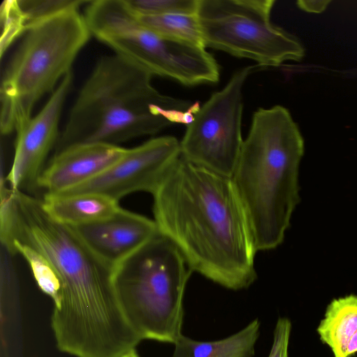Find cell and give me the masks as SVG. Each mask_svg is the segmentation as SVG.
Wrapping results in <instances>:
<instances>
[{"mask_svg":"<svg viewBox=\"0 0 357 357\" xmlns=\"http://www.w3.org/2000/svg\"><path fill=\"white\" fill-rule=\"evenodd\" d=\"M1 245H26L51 266L61 285L51 326L58 349L75 357H122L142 341L119 300L114 267L72 227L54 220L42 199L1 185Z\"/></svg>","mask_w":357,"mask_h":357,"instance_id":"cell-1","label":"cell"},{"mask_svg":"<svg viewBox=\"0 0 357 357\" xmlns=\"http://www.w3.org/2000/svg\"><path fill=\"white\" fill-rule=\"evenodd\" d=\"M152 195L160 234L192 271L232 290L254 282L258 250L231 176L181 156Z\"/></svg>","mask_w":357,"mask_h":357,"instance_id":"cell-2","label":"cell"},{"mask_svg":"<svg viewBox=\"0 0 357 357\" xmlns=\"http://www.w3.org/2000/svg\"><path fill=\"white\" fill-rule=\"evenodd\" d=\"M153 75L113 54L102 56L82 86L54 150L84 144L121 143L172 126L173 110L195 102L160 93Z\"/></svg>","mask_w":357,"mask_h":357,"instance_id":"cell-3","label":"cell"},{"mask_svg":"<svg viewBox=\"0 0 357 357\" xmlns=\"http://www.w3.org/2000/svg\"><path fill=\"white\" fill-rule=\"evenodd\" d=\"M301 132L283 106L253 114L231 178L247 213L257 250L278 247L300 202Z\"/></svg>","mask_w":357,"mask_h":357,"instance_id":"cell-4","label":"cell"},{"mask_svg":"<svg viewBox=\"0 0 357 357\" xmlns=\"http://www.w3.org/2000/svg\"><path fill=\"white\" fill-rule=\"evenodd\" d=\"M91 35L79 8L63 10L26 31L1 78L3 135L16 132L32 116L36 103L51 95L72 73L73 64Z\"/></svg>","mask_w":357,"mask_h":357,"instance_id":"cell-5","label":"cell"},{"mask_svg":"<svg viewBox=\"0 0 357 357\" xmlns=\"http://www.w3.org/2000/svg\"><path fill=\"white\" fill-rule=\"evenodd\" d=\"M191 269L159 234L114 267V285L142 340L175 344L182 334L183 297Z\"/></svg>","mask_w":357,"mask_h":357,"instance_id":"cell-6","label":"cell"},{"mask_svg":"<svg viewBox=\"0 0 357 357\" xmlns=\"http://www.w3.org/2000/svg\"><path fill=\"white\" fill-rule=\"evenodd\" d=\"M274 0H199L197 16L204 45L259 67L299 61L305 48L299 40L271 20Z\"/></svg>","mask_w":357,"mask_h":357,"instance_id":"cell-7","label":"cell"},{"mask_svg":"<svg viewBox=\"0 0 357 357\" xmlns=\"http://www.w3.org/2000/svg\"><path fill=\"white\" fill-rule=\"evenodd\" d=\"M259 66L238 70L195 114L180 142L181 156L208 170L231 176L242 148L243 88Z\"/></svg>","mask_w":357,"mask_h":357,"instance_id":"cell-8","label":"cell"},{"mask_svg":"<svg viewBox=\"0 0 357 357\" xmlns=\"http://www.w3.org/2000/svg\"><path fill=\"white\" fill-rule=\"evenodd\" d=\"M180 157L176 137L152 138L127 149L120 160L98 176L56 195L97 193L118 202L136 192L153 195Z\"/></svg>","mask_w":357,"mask_h":357,"instance_id":"cell-9","label":"cell"},{"mask_svg":"<svg viewBox=\"0 0 357 357\" xmlns=\"http://www.w3.org/2000/svg\"><path fill=\"white\" fill-rule=\"evenodd\" d=\"M84 17L91 34L114 54L157 73L167 53V39L146 28L126 0L89 1Z\"/></svg>","mask_w":357,"mask_h":357,"instance_id":"cell-10","label":"cell"},{"mask_svg":"<svg viewBox=\"0 0 357 357\" xmlns=\"http://www.w3.org/2000/svg\"><path fill=\"white\" fill-rule=\"evenodd\" d=\"M73 82L66 75L39 112L32 116L16 132L12 167L3 176L8 186L28 193L38 190V181L45 168L49 153L58 141L59 121Z\"/></svg>","mask_w":357,"mask_h":357,"instance_id":"cell-11","label":"cell"},{"mask_svg":"<svg viewBox=\"0 0 357 357\" xmlns=\"http://www.w3.org/2000/svg\"><path fill=\"white\" fill-rule=\"evenodd\" d=\"M73 227L98 257L114 267L160 234L154 220L122 208L109 218Z\"/></svg>","mask_w":357,"mask_h":357,"instance_id":"cell-12","label":"cell"},{"mask_svg":"<svg viewBox=\"0 0 357 357\" xmlns=\"http://www.w3.org/2000/svg\"><path fill=\"white\" fill-rule=\"evenodd\" d=\"M127 149L107 144H84L56 154L46 165L38 181V190L58 194L98 176L120 160Z\"/></svg>","mask_w":357,"mask_h":357,"instance_id":"cell-13","label":"cell"},{"mask_svg":"<svg viewBox=\"0 0 357 357\" xmlns=\"http://www.w3.org/2000/svg\"><path fill=\"white\" fill-rule=\"evenodd\" d=\"M42 201L54 220L72 227L109 218L121 208L118 201L97 193L45 194Z\"/></svg>","mask_w":357,"mask_h":357,"instance_id":"cell-14","label":"cell"},{"mask_svg":"<svg viewBox=\"0 0 357 357\" xmlns=\"http://www.w3.org/2000/svg\"><path fill=\"white\" fill-rule=\"evenodd\" d=\"M317 332L334 357H351L357 354V295L333 299Z\"/></svg>","mask_w":357,"mask_h":357,"instance_id":"cell-15","label":"cell"},{"mask_svg":"<svg viewBox=\"0 0 357 357\" xmlns=\"http://www.w3.org/2000/svg\"><path fill=\"white\" fill-rule=\"evenodd\" d=\"M260 333L258 319L222 340L202 342L182 335L174 344L172 357H252Z\"/></svg>","mask_w":357,"mask_h":357,"instance_id":"cell-16","label":"cell"},{"mask_svg":"<svg viewBox=\"0 0 357 357\" xmlns=\"http://www.w3.org/2000/svg\"><path fill=\"white\" fill-rule=\"evenodd\" d=\"M137 16L146 28L160 37L205 47L197 15Z\"/></svg>","mask_w":357,"mask_h":357,"instance_id":"cell-17","label":"cell"},{"mask_svg":"<svg viewBox=\"0 0 357 357\" xmlns=\"http://www.w3.org/2000/svg\"><path fill=\"white\" fill-rule=\"evenodd\" d=\"M22 14L25 32L36 24L63 10L79 8L88 1L82 0H17Z\"/></svg>","mask_w":357,"mask_h":357,"instance_id":"cell-18","label":"cell"},{"mask_svg":"<svg viewBox=\"0 0 357 357\" xmlns=\"http://www.w3.org/2000/svg\"><path fill=\"white\" fill-rule=\"evenodd\" d=\"M137 15H197L199 0H126Z\"/></svg>","mask_w":357,"mask_h":357,"instance_id":"cell-19","label":"cell"},{"mask_svg":"<svg viewBox=\"0 0 357 357\" xmlns=\"http://www.w3.org/2000/svg\"><path fill=\"white\" fill-rule=\"evenodd\" d=\"M3 31L1 38V55L16 39L25 33L22 14L17 1H4L1 4Z\"/></svg>","mask_w":357,"mask_h":357,"instance_id":"cell-20","label":"cell"},{"mask_svg":"<svg viewBox=\"0 0 357 357\" xmlns=\"http://www.w3.org/2000/svg\"><path fill=\"white\" fill-rule=\"evenodd\" d=\"M291 329L289 319L279 318L274 330L273 342L268 357H289L288 346Z\"/></svg>","mask_w":357,"mask_h":357,"instance_id":"cell-21","label":"cell"},{"mask_svg":"<svg viewBox=\"0 0 357 357\" xmlns=\"http://www.w3.org/2000/svg\"><path fill=\"white\" fill-rule=\"evenodd\" d=\"M331 2L330 0H299L296 4L301 10L307 13H320L327 8Z\"/></svg>","mask_w":357,"mask_h":357,"instance_id":"cell-22","label":"cell"},{"mask_svg":"<svg viewBox=\"0 0 357 357\" xmlns=\"http://www.w3.org/2000/svg\"><path fill=\"white\" fill-rule=\"evenodd\" d=\"M122 357H139V356L137 351L134 349L124 354Z\"/></svg>","mask_w":357,"mask_h":357,"instance_id":"cell-23","label":"cell"}]
</instances>
